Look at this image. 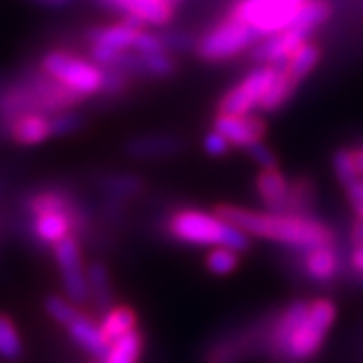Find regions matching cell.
<instances>
[{"instance_id":"obj_24","label":"cell","mask_w":363,"mask_h":363,"mask_svg":"<svg viewBox=\"0 0 363 363\" xmlns=\"http://www.w3.org/2000/svg\"><path fill=\"white\" fill-rule=\"evenodd\" d=\"M87 283H89L91 297L97 301V305L104 309V313L111 307L113 293H111V281H109V272L101 262H93L87 269Z\"/></svg>"},{"instance_id":"obj_2","label":"cell","mask_w":363,"mask_h":363,"mask_svg":"<svg viewBox=\"0 0 363 363\" xmlns=\"http://www.w3.org/2000/svg\"><path fill=\"white\" fill-rule=\"evenodd\" d=\"M216 214L222 220L230 222L240 230H245L248 236L264 238L297 250H309L333 242V233L323 222L315 220L309 214L271 212V210L259 212V210H248L230 204H220L216 208Z\"/></svg>"},{"instance_id":"obj_7","label":"cell","mask_w":363,"mask_h":363,"mask_svg":"<svg viewBox=\"0 0 363 363\" xmlns=\"http://www.w3.org/2000/svg\"><path fill=\"white\" fill-rule=\"evenodd\" d=\"M279 71V65H259L247 73L234 87L226 91L218 101V113L247 116L259 109L267 89Z\"/></svg>"},{"instance_id":"obj_38","label":"cell","mask_w":363,"mask_h":363,"mask_svg":"<svg viewBox=\"0 0 363 363\" xmlns=\"http://www.w3.org/2000/svg\"><path fill=\"white\" fill-rule=\"evenodd\" d=\"M351 240L355 247H363V216H357V220L351 228Z\"/></svg>"},{"instance_id":"obj_5","label":"cell","mask_w":363,"mask_h":363,"mask_svg":"<svg viewBox=\"0 0 363 363\" xmlns=\"http://www.w3.org/2000/svg\"><path fill=\"white\" fill-rule=\"evenodd\" d=\"M262 39L259 30L238 21L236 16L226 14L214 26L194 43L196 55L208 63H222L238 57L240 52L250 51Z\"/></svg>"},{"instance_id":"obj_9","label":"cell","mask_w":363,"mask_h":363,"mask_svg":"<svg viewBox=\"0 0 363 363\" xmlns=\"http://www.w3.org/2000/svg\"><path fill=\"white\" fill-rule=\"evenodd\" d=\"M145 25L140 18L123 14V18L109 26H93L87 33V39L97 45H105V47H113L117 51H135L140 39H142Z\"/></svg>"},{"instance_id":"obj_31","label":"cell","mask_w":363,"mask_h":363,"mask_svg":"<svg viewBox=\"0 0 363 363\" xmlns=\"http://www.w3.org/2000/svg\"><path fill=\"white\" fill-rule=\"evenodd\" d=\"M206 267L212 274H230L238 267V252L226 247H216L208 252Z\"/></svg>"},{"instance_id":"obj_32","label":"cell","mask_w":363,"mask_h":363,"mask_svg":"<svg viewBox=\"0 0 363 363\" xmlns=\"http://www.w3.org/2000/svg\"><path fill=\"white\" fill-rule=\"evenodd\" d=\"M45 311H47V315L51 317L52 321H57V323L63 325V327H69L79 315L77 307L71 301H67L63 297H57V295L47 297V301H45Z\"/></svg>"},{"instance_id":"obj_36","label":"cell","mask_w":363,"mask_h":363,"mask_svg":"<svg viewBox=\"0 0 363 363\" xmlns=\"http://www.w3.org/2000/svg\"><path fill=\"white\" fill-rule=\"evenodd\" d=\"M204 150H206V154H210V156L220 157L230 150V143H228V140H226L222 133H218L216 130H212L208 131L206 138H204Z\"/></svg>"},{"instance_id":"obj_40","label":"cell","mask_w":363,"mask_h":363,"mask_svg":"<svg viewBox=\"0 0 363 363\" xmlns=\"http://www.w3.org/2000/svg\"><path fill=\"white\" fill-rule=\"evenodd\" d=\"M172 4H178V2H182V0H169Z\"/></svg>"},{"instance_id":"obj_15","label":"cell","mask_w":363,"mask_h":363,"mask_svg":"<svg viewBox=\"0 0 363 363\" xmlns=\"http://www.w3.org/2000/svg\"><path fill=\"white\" fill-rule=\"evenodd\" d=\"M11 135L21 145H39L52 138L51 117L40 111H28L13 117L11 123Z\"/></svg>"},{"instance_id":"obj_8","label":"cell","mask_w":363,"mask_h":363,"mask_svg":"<svg viewBox=\"0 0 363 363\" xmlns=\"http://www.w3.org/2000/svg\"><path fill=\"white\" fill-rule=\"evenodd\" d=\"M52 252H55V260H57L61 277H63L67 297L71 298V303H85L91 297V293L77 238L67 236L52 247Z\"/></svg>"},{"instance_id":"obj_21","label":"cell","mask_w":363,"mask_h":363,"mask_svg":"<svg viewBox=\"0 0 363 363\" xmlns=\"http://www.w3.org/2000/svg\"><path fill=\"white\" fill-rule=\"evenodd\" d=\"M297 87V81L285 71V63L279 65V71H277V75L272 79L271 87L267 89L262 101H260L259 111H262V113H274V111H279L295 95Z\"/></svg>"},{"instance_id":"obj_27","label":"cell","mask_w":363,"mask_h":363,"mask_svg":"<svg viewBox=\"0 0 363 363\" xmlns=\"http://www.w3.org/2000/svg\"><path fill=\"white\" fill-rule=\"evenodd\" d=\"M142 61L143 75L156 79H166L176 71V61L169 51H157L147 52V55H140Z\"/></svg>"},{"instance_id":"obj_26","label":"cell","mask_w":363,"mask_h":363,"mask_svg":"<svg viewBox=\"0 0 363 363\" xmlns=\"http://www.w3.org/2000/svg\"><path fill=\"white\" fill-rule=\"evenodd\" d=\"M23 355V339L13 319L0 313V357L6 362H14Z\"/></svg>"},{"instance_id":"obj_3","label":"cell","mask_w":363,"mask_h":363,"mask_svg":"<svg viewBox=\"0 0 363 363\" xmlns=\"http://www.w3.org/2000/svg\"><path fill=\"white\" fill-rule=\"evenodd\" d=\"M168 233L172 238L196 247H226L234 252H245L250 247L248 234L230 222L222 220L216 212L178 210L169 216Z\"/></svg>"},{"instance_id":"obj_19","label":"cell","mask_w":363,"mask_h":363,"mask_svg":"<svg viewBox=\"0 0 363 363\" xmlns=\"http://www.w3.org/2000/svg\"><path fill=\"white\" fill-rule=\"evenodd\" d=\"M67 331H69V337L73 339L79 347H83L91 355H95L97 359H101L109 350V345L105 343L104 335H101L99 323L85 317L83 313H79L75 321L67 327Z\"/></svg>"},{"instance_id":"obj_33","label":"cell","mask_w":363,"mask_h":363,"mask_svg":"<svg viewBox=\"0 0 363 363\" xmlns=\"http://www.w3.org/2000/svg\"><path fill=\"white\" fill-rule=\"evenodd\" d=\"M247 154L255 164H259L260 169L277 168V156H274V152L262 140L250 143L247 147Z\"/></svg>"},{"instance_id":"obj_22","label":"cell","mask_w":363,"mask_h":363,"mask_svg":"<svg viewBox=\"0 0 363 363\" xmlns=\"http://www.w3.org/2000/svg\"><path fill=\"white\" fill-rule=\"evenodd\" d=\"M321 61V47L313 39H307L285 63V71L301 85V81L309 77L313 69Z\"/></svg>"},{"instance_id":"obj_28","label":"cell","mask_w":363,"mask_h":363,"mask_svg":"<svg viewBox=\"0 0 363 363\" xmlns=\"http://www.w3.org/2000/svg\"><path fill=\"white\" fill-rule=\"evenodd\" d=\"M69 208H73L71 200L63 192H57V190H45V192H39L28 200L30 214L51 212V210H69Z\"/></svg>"},{"instance_id":"obj_1","label":"cell","mask_w":363,"mask_h":363,"mask_svg":"<svg viewBox=\"0 0 363 363\" xmlns=\"http://www.w3.org/2000/svg\"><path fill=\"white\" fill-rule=\"evenodd\" d=\"M335 321V305L327 298L295 301L281 313L267 333V350L281 363H305L321 350Z\"/></svg>"},{"instance_id":"obj_25","label":"cell","mask_w":363,"mask_h":363,"mask_svg":"<svg viewBox=\"0 0 363 363\" xmlns=\"http://www.w3.org/2000/svg\"><path fill=\"white\" fill-rule=\"evenodd\" d=\"M315 202V186L307 178H298L291 182L289 196H286L285 212L293 214H307V210Z\"/></svg>"},{"instance_id":"obj_17","label":"cell","mask_w":363,"mask_h":363,"mask_svg":"<svg viewBox=\"0 0 363 363\" xmlns=\"http://www.w3.org/2000/svg\"><path fill=\"white\" fill-rule=\"evenodd\" d=\"M184 143L176 135H147V138H135L125 145L128 156L135 160H157V157H169L180 154Z\"/></svg>"},{"instance_id":"obj_35","label":"cell","mask_w":363,"mask_h":363,"mask_svg":"<svg viewBox=\"0 0 363 363\" xmlns=\"http://www.w3.org/2000/svg\"><path fill=\"white\" fill-rule=\"evenodd\" d=\"M160 37H162V43H164V49L169 52L186 51V49L194 47L196 43V40H192L190 35H186L182 30H168V33H162Z\"/></svg>"},{"instance_id":"obj_23","label":"cell","mask_w":363,"mask_h":363,"mask_svg":"<svg viewBox=\"0 0 363 363\" xmlns=\"http://www.w3.org/2000/svg\"><path fill=\"white\" fill-rule=\"evenodd\" d=\"M142 347V333L135 329V331H131L128 335H123L119 341H116L113 345H109V350L99 359V363H138Z\"/></svg>"},{"instance_id":"obj_13","label":"cell","mask_w":363,"mask_h":363,"mask_svg":"<svg viewBox=\"0 0 363 363\" xmlns=\"http://www.w3.org/2000/svg\"><path fill=\"white\" fill-rule=\"evenodd\" d=\"M77 224L73 208L69 210H51V212H40L33 214V234L40 242L55 247L67 236H73V228Z\"/></svg>"},{"instance_id":"obj_20","label":"cell","mask_w":363,"mask_h":363,"mask_svg":"<svg viewBox=\"0 0 363 363\" xmlns=\"http://www.w3.org/2000/svg\"><path fill=\"white\" fill-rule=\"evenodd\" d=\"M331 14H333V6H331L329 0H307L301 6V11H298L293 25L289 26V28H293V30L301 33L303 37L311 39L313 33L319 26H323L331 18Z\"/></svg>"},{"instance_id":"obj_34","label":"cell","mask_w":363,"mask_h":363,"mask_svg":"<svg viewBox=\"0 0 363 363\" xmlns=\"http://www.w3.org/2000/svg\"><path fill=\"white\" fill-rule=\"evenodd\" d=\"M81 125V117L71 113V111H59L51 117L52 135H67L75 131Z\"/></svg>"},{"instance_id":"obj_18","label":"cell","mask_w":363,"mask_h":363,"mask_svg":"<svg viewBox=\"0 0 363 363\" xmlns=\"http://www.w3.org/2000/svg\"><path fill=\"white\" fill-rule=\"evenodd\" d=\"M99 329H101L105 343L113 345L123 335L138 329V315L128 305H111L104 313V317L99 321Z\"/></svg>"},{"instance_id":"obj_12","label":"cell","mask_w":363,"mask_h":363,"mask_svg":"<svg viewBox=\"0 0 363 363\" xmlns=\"http://www.w3.org/2000/svg\"><path fill=\"white\" fill-rule=\"evenodd\" d=\"M107 9L140 18L147 26H166L174 18V4L169 0H99Z\"/></svg>"},{"instance_id":"obj_11","label":"cell","mask_w":363,"mask_h":363,"mask_svg":"<svg viewBox=\"0 0 363 363\" xmlns=\"http://www.w3.org/2000/svg\"><path fill=\"white\" fill-rule=\"evenodd\" d=\"M307 39L309 37H303L293 28H285L281 33L260 39L248 52H250V59L259 65H283Z\"/></svg>"},{"instance_id":"obj_10","label":"cell","mask_w":363,"mask_h":363,"mask_svg":"<svg viewBox=\"0 0 363 363\" xmlns=\"http://www.w3.org/2000/svg\"><path fill=\"white\" fill-rule=\"evenodd\" d=\"M214 130L222 133L230 145L247 150L250 143L259 142L267 133V123L262 121V117L255 113L247 116H226L218 113L214 117Z\"/></svg>"},{"instance_id":"obj_16","label":"cell","mask_w":363,"mask_h":363,"mask_svg":"<svg viewBox=\"0 0 363 363\" xmlns=\"http://www.w3.org/2000/svg\"><path fill=\"white\" fill-rule=\"evenodd\" d=\"M289 186H291V182L286 180L279 168L260 169L257 176L259 198L271 212H285Z\"/></svg>"},{"instance_id":"obj_37","label":"cell","mask_w":363,"mask_h":363,"mask_svg":"<svg viewBox=\"0 0 363 363\" xmlns=\"http://www.w3.org/2000/svg\"><path fill=\"white\" fill-rule=\"evenodd\" d=\"M351 269L357 272L359 277L363 279V247H355L353 252H351Z\"/></svg>"},{"instance_id":"obj_4","label":"cell","mask_w":363,"mask_h":363,"mask_svg":"<svg viewBox=\"0 0 363 363\" xmlns=\"http://www.w3.org/2000/svg\"><path fill=\"white\" fill-rule=\"evenodd\" d=\"M40 69L47 77L57 81L65 89L75 93L79 99L91 97L105 91V77L107 71L91 59H83L69 51H49L43 61Z\"/></svg>"},{"instance_id":"obj_30","label":"cell","mask_w":363,"mask_h":363,"mask_svg":"<svg viewBox=\"0 0 363 363\" xmlns=\"http://www.w3.org/2000/svg\"><path fill=\"white\" fill-rule=\"evenodd\" d=\"M333 169H335V176H337L339 184L343 186V190L353 186L357 180H362L359 172L355 168V162H353L351 150H345V147H343V150H337V152L333 154Z\"/></svg>"},{"instance_id":"obj_14","label":"cell","mask_w":363,"mask_h":363,"mask_svg":"<svg viewBox=\"0 0 363 363\" xmlns=\"http://www.w3.org/2000/svg\"><path fill=\"white\" fill-rule=\"evenodd\" d=\"M339 255L333 242L303 250V271L315 283H331L339 274Z\"/></svg>"},{"instance_id":"obj_29","label":"cell","mask_w":363,"mask_h":363,"mask_svg":"<svg viewBox=\"0 0 363 363\" xmlns=\"http://www.w3.org/2000/svg\"><path fill=\"white\" fill-rule=\"evenodd\" d=\"M142 178L133 176V174H117V176H107L104 180L105 192H109L116 198H131L142 190Z\"/></svg>"},{"instance_id":"obj_6","label":"cell","mask_w":363,"mask_h":363,"mask_svg":"<svg viewBox=\"0 0 363 363\" xmlns=\"http://www.w3.org/2000/svg\"><path fill=\"white\" fill-rule=\"evenodd\" d=\"M305 2L307 0H234L226 14L250 25L264 39L293 25Z\"/></svg>"},{"instance_id":"obj_39","label":"cell","mask_w":363,"mask_h":363,"mask_svg":"<svg viewBox=\"0 0 363 363\" xmlns=\"http://www.w3.org/2000/svg\"><path fill=\"white\" fill-rule=\"evenodd\" d=\"M353 154V162H355V168L359 172V176L363 178V145H357L355 150H351Z\"/></svg>"}]
</instances>
